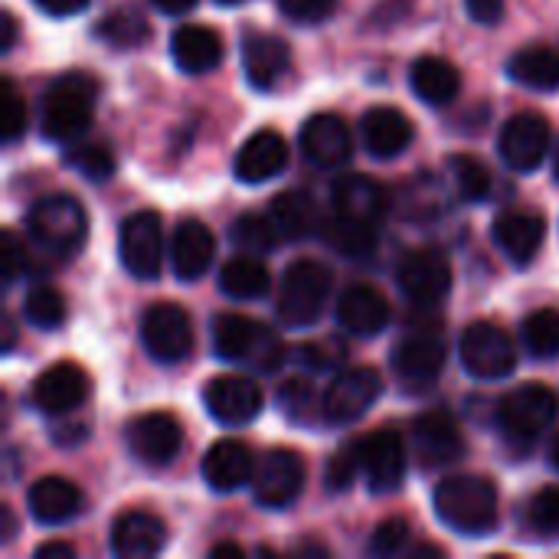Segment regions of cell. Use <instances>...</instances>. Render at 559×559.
<instances>
[{
	"instance_id": "obj_1",
	"label": "cell",
	"mask_w": 559,
	"mask_h": 559,
	"mask_svg": "<svg viewBox=\"0 0 559 559\" xmlns=\"http://www.w3.org/2000/svg\"><path fill=\"white\" fill-rule=\"evenodd\" d=\"M432 501H436L439 521L462 537H488L501 521L498 491L488 478H478V475L445 478L436 488Z\"/></svg>"
},
{
	"instance_id": "obj_2",
	"label": "cell",
	"mask_w": 559,
	"mask_h": 559,
	"mask_svg": "<svg viewBox=\"0 0 559 559\" xmlns=\"http://www.w3.org/2000/svg\"><path fill=\"white\" fill-rule=\"evenodd\" d=\"M213 350L219 360L242 364L255 373H275L288 357L282 337L272 328H265L246 314H216Z\"/></svg>"
},
{
	"instance_id": "obj_3",
	"label": "cell",
	"mask_w": 559,
	"mask_h": 559,
	"mask_svg": "<svg viewBox=\"0 0 559 559\" xmlns=\"http://www.w3.org/2000/svg\"><path fill=\"white\" fill-rule=\"evenodd\" d=\"M98 102V79L88 72H62L43 95V134L69 144L88 131Z\"/></svg>"
},
{
	"instance_id": "obj_4",
	"label": "cell",
	"mask_w": 559,
	"mask_h": 559,
	"mask_svg": "<svg viewBox=\"0 0 559 559\" xmlns=\"http://www.w3.org/2000/svg\"><path fill=\"white\" fill-rule=\"evenodd\" d=\"M559 396L544 383L518 386L498 409V429L514 449H531L557 419Z\"/></svg>"
},
{
	"instance_id": "obj_5",
	"label": "cell",
	"mask_w": 559,
	"mask_h": 559,
	"mask_svg": "<svg viewBox=\"0 0 559 559\" xmlns=\"http://www.w3.org/2000/svg\"><path fill=\"white\" fill-rule=\"evenodd\" d=\"M26 226H29L33 242L52 255H69V252L82 249L85 233H88L82 203L66 193L39 197L26 213Z\"/></svg>"
},
{
	"instance_id": "obj_6",
	"label": "cell",
	"mask_w": 559,
	"mask_h": 559,
	"mask_svg": "<svg viewBox=\"0 0 559 559\" xmlns=\"http://www.w3.org/2000/svg\"><path fill=\"white\" fill-rule=\"evenodd\" d=\"M331 288H334V275L328 265L314 259L292 262L278 292V318L288 328H311L321 318L331 298Z\"/></svg>"
},
{
	"instance_id": "obj_7",
	"label": "cell",
	"mask_w": 559,
	"mask_h": 559,
	"mask_svg": "<svg viewBox=\"0 0 559 559\" xmlns=\"http://www.w3.org/2000/svg\"><path fill=\"white\" fill-rule=\"evenodd\" d=\"M462 364L478 380H504L518 367V347L514 337L495 324V321H475L462 331L459 341Z\"/></svg>"
},
{
	"instance_id": "obj_8",
	"label": "cell",
	"mask_w": 559,
	"mask_h": 559,
	"mask_svg": "<svg viewBox=\"0 0 559 559\" xmlns=\"http://www.w3.org/2000/svg\"><path fill=\"white\" fill-rule=\"evenodd\" d=\"M383 396V380L373 367H347L337 370L321 400V419L331 426H350L364 419L373 403Z\"/></svg>"
},
{
	"instance_id": "obj_9",
	"label": "cell",
	"mask_w": 559,
	"mask_h": 559,
	"mask_svg": "<svg viewBox=\"0 0 559 559\" xmlns=\"http://www.w3.org/2000/svg\"><path fill=\"white\" fill-rule=\"evenodd\" d=\"M141 341L144 350L157 364H180L193 350V324L190 314L180 305L157 301L141 318Z\"/></svg>"
},
{
	"instance_id": "obj_10",
	"label": "cell",
	"mask_w": 559,
	"mask_h": 559,
	"mask_svg": "<svg viewBox=\"0 0 559 559\" xmlns=\"http://www.w3.org/2000/svg\"><path fill=\"white\" fill-rule=\"evenodd\" d=\"M118 259H121L124 272H131L141 282L160 275V262H164V229H160V216L157 213L141 210V213H134V216H128L121 223V233H118Z\"/></svg>"
},
{
	"instance_id": "obj_11",
	"label": "cell",
	"mask_w": 559,
	"mask_h": 559,
	"mask_svg": "<svg viewBox=\"0 0 559 559\" xmlns=\"http://www.w3.org/2000/svg\"><path fill=\"white\" fill-rule=\"evenodd\" d=\"M501 160L518 174H534L550 154V121L540 111H521L504 121L498 138Z\"/></svg>"
},
{
	"instance_id": "obj_12",
	"label": "cell",
	"mask_w": 559,
	"mask_h": 559,
	"mask_svg": "<svg viewBox=\"0 0 559 559\" xmlns=\"http://www.w3.org/2000/svg\"><path fill=\"white\" fill-rule=\"evenodd\" d=\"M305 491V462L292 449H272L252 478V498L255 504L269 511H285L298 501Z\"/></svg>"
},
{
	"instance_id": "obj_13",
	"label": "cell",
	"mask_w": 559,
	"mask_h": 559,
	"mask_svg": "<svg viewBox=\"0 0 559 559\" xmlns=\"http://www.w3.org/2000/svg\"><path fill=\"white\" fill-rule=\"evenodd\" d=\"M396 282L413 305L436 308L452 288V265L439 249H413L403 255L396 269Z\"/></svg>"
},
{
	"instance_id": "obj_14",
	"label": "cell",
	"mask_w": 559,
	"mask_h": 559,
	"mask_svg": "<svg viewBox=\"0 0 559 559\" xmlns=\"http://www.w3.org/2000/svg\"><path fill=\"white\" fill-rule=\"evenodd\" d=\"M357 455H360V472L367 475V488L373 495H390L403 485L406 445H403L400 432L377 429V432L357 439Z\"/></svg>"
},
{
	"instance_id": "obj_15",
	"label": "cell",
	"mask_w": 559,
	"mask_h": 559,
	"mask_svg": "<svg viewBox=\"0 0 559 559\" xmlns=\"http://www.w3.org/2000/svg\"><path fill=\"white\" fill-rule=\"evenodd\" d=\"M445 341L439 331H413L393 350V373L406 390H426L445 367Z\"/></svg>"
},
{
	"instance_id": "obj_16",
	"label": "cell",
	"mask_w": 559,
	"mask_h": 559,
	"mask_svg": "<svg viewBox=\"0 0 559 559\" xmlns=\"http://www.w3.org/2000/svg\"><path fill=\"white\" fill-rule=\"evenodd\" d=\"M203 403H206V413L223 423V426H249L262 406H265V396H262V386L252 380V377H216L206 390H203Z\"/></svg>"
},
{
	"instance_id": "obj_17",
	"label": "cell",
	"mask_w": 559,
	"mask_h": 559,
	"mask_svg": "<svg viewBox=\"0 0 559 559\" xmlns=\"http://www.w3.org/2000/svg\"><path fill=\"white\" fill-rule=\"evenodd\" d=\"M128 445L141 465L164 468L183 445V429L170 413H144L128 426Z\"/></svg>"
},
{
	"instance_id": "obj_18",
	"label": "cell",
	"mask_w": 559,
	"mask_h": 559,
	"mask_svg": "<svg viewBox=\"0 0 559 559\" xmlns=\"http://www.w3.org/2000/svg\"><path fill=\"white\" fill-rule=\"evenodd\" d=\"M85 396H88V377L82 367H75L69 360L43 370L29 390L33 406L46 416H66V413L79 409L85 403Z\"/></svg>"
},
{
	"instance_id": "obj_19",
	"label": "cell",
	"mask_w": 559,
	"mask_h": 559,
	"mask_svg": "<svg viewBox=\"0 0 559 559\" xmlns=\"http://www.w3.org/2000/svg\"><path fill=\"white\" fill-rule=\"evenodd\" d=\"M413 445L423 462V468H445L455 465L465 455V439L459 423L449 413H423L413 423Z\"/></svg>"
},
{
	"instance_id": "obj_20",
	"label": "cell",
	"mask_w": 559,
	"mask_h": 559,
	"mask_svg": "<svg viewBox=\"0 0 559 559\" xmlns=\"http://www.w3.org/2000/svg\"><path fill=\"white\" fill-rule=\"evenodd\" d=\"M354 141H350V128L341 115H314L305 121L301 128V154L308 157V164L321 167V170H334L341 164L350 160Z\"/></svg>"
},
{
	"instance_id": "obj_21",
	"label": "cell",
	"mask_w": 559,
	"mask_h": 559,
	"mask_svg": "<svg viewBox=\"0 0 559 559\" xmlns=\"http://www.w3.org/2000/svg\"><path fill=\"white\" fill-rule=\"evenodd\" d=\"M255 478V462L252 449L239 439H219L206 449L203 455V481L216 495H233Z\"/></svg>"
},
{
	"instance_id": "obj_22",
	"label": "cell",
	"mask_w": 559,
	"mask_h": 559,
	"mask_svg": "<svg viewBox=\"0 0 559 559\" xmlns=\"http://www.w3.org/2000/svg\"><path fill=\"white\" fill-rule=\"evenodd\" d=\"M390 301L373 285H350L337 298V324L357 337H373L390 324Z\"/></svg>"
},
{
	"instance_id": "obj_23",
	"label": "cell",
	"mask_w": 559,
	"mask_h": 559,
	"mask_svg": "<svg viewBox=\"0 0 559 559\" xmlns=\"http://www.w3.org/2000/svg\"><path fill=\"white\" fill-rule=\"evenodd\" d=\"M288 167V141L275 131H255L236 154L233 170L242 183H265Z\"/></svg>"
},
{
	"instance_id": "obj_24",
	"label": "cell",
	"mask_w": 559,
	"mask_h": 559,
	"mask_svg": "<svg viewBox=\"0 0 559 559\" xmlns=\"http://www.w3.org/2000/svg\"><path fill=\"white\" fill-rule=\"evenodd\" d=\"M167 544V527L151 511H124L111 524V554L124 559H144L160 554Z\"/></svg>"
},
{
	"instance_id": "obj_25",
	"label": "cell",
	"mask_w": 559,
	"mask_h": 559,
	"mask_svg": "<svg viewBox=\"0 0 559 559\" xmlns=\"http://www.w3.org/2000/svg\"><path fill=\"white\" fill-rule=\"evenodd\" d=\"M495 242L498 249L514 262V265H531L544 246V236H547V226L540 219V213H531V210H508L498 216L495 223Z\"/></svg>"
},
{
	"instance_id": "obj_26",
	"label": "cell",
	"mask_w": 559,
	"mask_h": 559,
	"mask_svg": "<svg viewBox=\"0 0 559 559\" xmlns=\"http://www.w3.org/2000/svg\"><path fill=\"white\" fill-rule=\"evenodd\" d=\"M170 56L180 72L187 75H203L213 72L223 59V39L216 29L203 23H183L170 36Z\"/></svg>"
},
{
	"instance_id": "obj_27",
	"label": "cell",
	"mask_w": 559,
	"mask_h": 559,
	"mask_svg": "<svg viewBox=\"0 0 559 559\" xmlns=\"http://www.w3.org/2000/svg\"><path fill=\"white\" fill-rule=\"evenodd\" d=\"M360 131H364V147L380 160L400 157L413 144V134H416L413 121L400 108H390V105L370 108L360 121Z\"/></svg>"
},
{
	"instance_id": "obj_28",
	"label": "cell",
	"mask_w": 559,
	"mask_h": 559,
	"mask_svg": "<svg viewBox=\"0 0 559 559\" xmlns=\"http://www.w3.org/2000/svg\"><path fill=\"white\" fill-rule=\"evenodd\" d=\"M331 203H334V216L377 226L386 210V193L377 180H370L364 174H347V177L334 180Z\"/></svg>"
},
{
	"instance_id": "obj_29",
	"label": "cell",
	"mask_w": 559,
	"mask_h": 559,
	"mask_svg": "<svg viewBox=\"0 0 559 559\" xmlns=\"http://www.w3.org/2000/svg\"><path fill=\"white\" fill-rule=\"evenodd\" d=\"M213 255H216V239H213L210 226H203L200 219H183L174 229L170 262H174V272L183 282L203 278L210 272V265H213Z\"/></svg>"
},
{
	"instance_id": "obj_30",
	"label": "cell",
	"mask_w": 559,
	"mask_h": 559,
	"mask_svg": "<svg viewBox=\"0 0 559 559\" xmlns=\"http://www.w3.org/2000/svg\"><path fill=\"white\" fill-rule=\"evenodd\" d=\"M292 52L285 46V39L272 36V33H249L242 39V69L246 79L259 88L269 92L278 85V79L288 72Z\"/></svg>"
},
{
	"instance_id": "obj_31",
	"label": "cell",
	"mask_w": 559,
	"mask_h": 559,
	"mask_svg": "<svg viewBox=\"0 0 559 559\" xmlns=\"http://www.w3.org/2000/svg\"><path fill=\"white\" fill-rule=\"evenodd\" d=\"M26 508L33 521L56 527V524L72 521L82 511V491L66 478H39L26 491Z\"/></svg>"
},
{
	"instance_id": "obj_32",
	"label": "cell",
	"mask_w": 559,
	"mask_h": 559,
	"mask_svg": "<svg viewBox=\"0 0 559 559\" xmlns=\"http://www.w3.org/2000/svg\"><path fill=\"white\" fill-rule=\"evenodd\" d=\"M409 85H413L416 98H423L432 108H442V105H452L459 98L462 75L442 56H419L409 69Z\"/></svg>"
},
{
	"instance_id": "obj_33",
	"label": "cell",
	"mask_w": 559,
	"mask_h": 559,
	"mask_svg": "<svg viewBox=\"0 0 559 559\" xmlns=\"http://www.w3.org/2000/svg\"><path fill=\"white\" fill-rule=\"evenodd\" d=\"M508 75L534 92L559 88V52L550 46H524L511 56Z\"/></svg>"
},
{
	"instance_id": "obj_34",
	"label": "cell",
	"mask_w": 559,
	"mask_h": 559,
	"mask_svg": "<svg viewBox=\"0 0 559 559\" xmlns=\"http://www.w3.org/2000/svg\"><path fill=\"white\" fill-rule=\"evenodd\" d=\"M219 288L223 295L229 298H239V301H255L262 298L269 288H272V275L265 269V262L259 255H236L229 259L223 269H219Z\"/></svg>"
},
{
	"instance_id": "obj_35",
	"label": "cell",
	"mask_w": 559,
	"mask_h": 559,
	"mask_svg": "<svg viewBox=\"0 0 559 559\" xmlns=\"http://www.w3.org/2000/svg\"><path fill=\"white\" fill-rule=\"evenodd\" d=\"M272 223L278 226L282 239H308L318 226V206L305 190H285L269 206Z\"/></svg>"
},
{
	"instance_id": "obj_36",
	"label": "cell",
	"mask_w": 559,
	"mask_h": 559,
	"mask_svg": "<svg viewBox=\"0 0 559 559\" xmlns=\"http://www.w3.org/2000/svg\"><path fill=\"white\" fill-rule=\"evenodd\" d=\"M98 36L111 43L115 49H134L151 39V23L141 10L134 7H118L98 23Z\"/></svg>"
},
{
	"instance_id": "obj_37",
	"label": "cell",
	"mask_w": 559,
	"mask_h": 559,
	"mask_svg": "<svg viewBox=\"0 0 559 559\" xmlns=\"http://www.w3.org/2000/svg\"><path fill=\"white\" fill-rule=\"evenodd\" d=\"M524 347L537 360H557L559 357V311L557 308H537L524 318Z\"/></svg>"
},
{
	"instance_id": "obj_38",
	"label": "cell",
	"mask_w": 559,
	"mask_h": 559,
	"mask_svg": "<svg viewBox=\"0 0 559 559\" xmlns=\"http://www.w3.org/2000/svg\"><path fill=\"white\" fill-rule=\"evenodd\" d=\"M229 236H233V246H239V249L249 252V255L275 252V249H278V239H282V233H278V226L272 223V216H262V213H242V216L233 223Z\"/></svg>"
},
{
	"instance_id": "obj_39",
	"label": "cell",
	"mask_w": 559,
	"mask_h": 559,
	"mask_svg": "<svg viewBox=\"0 0 559 559\" xmlns=\"http://www.w3.org/2000/svg\"><path fill=\"white\" fill-rule=\"evenodd\" d=\"M23 318L36 331H56L66 321V298L52 285H39L23 301Z\"/></svg>"
},
{
	"instance_id": "obj_40",
	"label": "cell",
	"mask_w": 559,
	"mask_h": 559,
	"mask_svg": "<svg viewBox=\"0 0 559 559\" xmlns=\"http://www.w3.org/2000/svg\"><path fill=\"white\" fill-rule=\"evenodd\" d=\"M449 170L455 177V187H459V197L462 200L481 203L491 193V170L478 157H472V154H452L449 157Z\"/></svg>"
},
{
	"instance_id": "obj_41",
	"label": "cell",
	"mask_w": 559,
	"mask_h": 559,
	"mask_svg": "<svg viewBox=\"0 0 559 559\" xmlns=\"http://www.w3.org/2000/svg\"><path fill=\"white\" fill-rule=\"evenodd\" d=\"M324 239L344 252V255H364L373 249V239H377V226L370 223H354V219H344V216H331L328 226H324Z\"/></svg>"
},
{
	"instance_id": "obj_42",
	"label": "cell",
	"mask_w": 559,
	"mask_h": 559,
	"mask_svg": "<svg viewBox=\"0 0 559 559\" xmlns=\"http://www.w3.org/2000/svg\"><path fill=\"white\" fill-rule=\"evenodd\" d=\"M66 164L92 183H102L115 174V154L105 144H75L66 151Z\"/></svg>"
},
{
	"instance_id": "obj_43",
	"label": "cell",
	"mask_w": 559,
	"mask_h": 559,
	"mask_svg": "<svg viewBox=\"0 0 559 559\" xmlns=\"http://www.w3.org/2000/svg\"><path fill=\"white\" fill-rule=\"evenodd\" d=\"M278 403H282V413L292 419V423H298V426H308V423H314V386L308 383V380H288V383H282L278 386Z\"/></svg>"
},
{
	"instance_id": "obj_44",
	"label": "cell",
	"mask_w": 559,
	"mask_h": 559,
	"mask_svg": "<svg viewBox=\"0 0 559 559\" xmlns=\"http://www.w3.org/2000/svg\"><path fill=\"white\" fill-rule=\"evenodd\" d=\"M527 524L534 534L559 540V488H544L527 504Z\"/></svg>"
},
{
	"instance_id": "obj_45",
	"label": "cell",
	"mask_w": 559,
	"mask_h": 559,
	"mask_svg": "<svg viewBox=\"0 0 559 559\" xmlns=\"http://www.w3.org/2000/svg\"><path fill=\"white\" fill-rule=\"evenodd\" d=\"M357 472H360V455H357V442H350V445L337 449V452L328 459V468H324V485H328V491H331V495L347 491V488L354 485Z\"/></svg>"
},
{
	"instance_id": "obj_46",
	"label": "cell",
	"mask_w": 559,
	"mask_h": 559,
	"mask_svg": "<svg viewBox=\"0 0 559 559\" xmlns=\"http://www.w3.org/2000/svg\"><path fill=\"white\" fill-rule=\"evenodd\" d=\"M344 357H347V347L344 344H334V341H318V344H301L298 347V364H305L314 373L341 370Z\"/></svg>"
},
{
	"instance_id": "obj_47",
	"label": "cell",
	"mask_w": 559,
	"mask_h": 559,
	"mask_svg": "<svg viewBox=\"0 0 559 559\" xmlns=\"http://www.w3.org/2000/svg\"><path fill=\"white\" fill-rule=\"evenodd\" d=\"M409 540V524L403 518H386L370 540V554L373 557H396Z\"/></svg>"
},
{
	"instance_id": "obj_48",
	"label": "cell",
	"mask_w": 559,
	"mask_h": 559,
	"mask_svg": "<svg viewBox=\"0 0 559 559\" xmlns=\"http://www.w3.org/2000/svg\"><path fill=\"white\" fill-rule=\"evenodd\" d=\"M0 115H3V128H0L3 141H16V138L26 131V105H23V98L13 92V82H10V79H3V102H0Z\"/></svg>"
},
{
	"instance_id": "obj_49",
	"label": "cell",
	"mask_w": 559,
	"mask_h": 559,
	"mask_svg": "<svg viewBox=\"0 0 559 559\" xmlns=\"http://www.w3.org/2000/svg\"><path fill=\"white\" fill-rule=\"evenodd\" d=\"M0 272L7 282H16L26 272V246L13 229H3V246H0Z\"/></svg>"
},
{
	"instance_id": "obj_50",
	"label": "cell",
	"mask_w": 559,
	"mask_h": 559,
	"mask_svg": "<svg viewBox=\"0 0 559 559\" xmlns=\"http://www.w3.org/2000/svg\"><path fill=\"white\" fill-rule=\"evenodd\" d=\"M285 16L298 20V23H318L324 16H331L334 0H278Z\"/></svg>"
},
{
	"instance_id": "obj_51",
	"label": "cell",
	"mask_w": 559,
	"mask_h": 559,
	"mask_svg": "<svg viewBox=\"0 0 559 559\" xmlns=\"http://www.w3.org/2000/svg\"><path fill=\"white\" fill-rule=\"evenodd\" d=\"M465 10L475 23H498L504 16V0H465Z\"/></svg>"
},
{
	"instance_id": "obj_52",
	"label": "cell",
	"mask_w": 559,
	"mask_h": 559,
	"mask_svg": "<svg viewBox=\"0 0 559 559\" xmlns=\"http://www.w3.org/2000/svg\"><path fill=\"white\" fill-rule=\"evenodd\" d=\"M43 13H52V16H72L79 10L88 7V0H33Z\"/></svg>"
},
{
	"instance_id": "obj_53",
	"label": "cell",
	"mask_w": 559,
	"mask_h": 559,
	"mask_svg": "<svg viewBox=\"0 0 559 559\" xmlns=\"http://www.w3.org/2000/svg\"><path fill=\"white\" fill-rule=\"evenodd\" d=\"M72 554H75V550H72L69 544H43V547H36V557L39 559H69Z\"/></svg>"
},
{
	"instance_id": "obj_54",
	"label": "cell",
	"mask_w": 559,
	"mask_h": 559,
	"mask_svg": "<svg viewBox=\"0 0 559 559\" xmlns=\"http://www.w3.org/2000/svg\"><path fill=\"white\" fill-rule=\"evenodd\" d=\"M157 10H164V13H187V10H193L197 7V0H151Z\"/></svg>"
},
{
	"instance_id": "obj_55",
	"label": "cell",
	"mask_w": 559,
	"mask_h": 559,
	"mask_svg": "<svg viewBox=\"0 0 559 559\" xmlns=\"http://www.w3.org/2000/svg\"><path fill=\"white\" fill-rule=\"evenodd\" d=\"M13 43H16V16L3 13V52H10Z\"/></svg>"
},
{
	"instance_id": "obj_56",
	"label": "cell",
	"mask_w": 559,
	"mask_h": 559,
	"mask_svg": "<svg viewBox=\"0 0 559 559\" xmlns=\"http://www.w3.org/2000/svg\"><path fill=\"white\" fill-rule=\"evenodd\" d=\"M210 557H242V547L239 544H216L213 550H210Z\"/></svg>"
},
{
	"instance_id": "obj_57",
	"label": "cell",
	"mask_w": 559,
	"mask_h": 559,
	"mask_svg": "<svg viewBox=\"0 0 559 559\" xmlns=\"http://www.w3.org/2000/svg\"><path fill=\"white\" fill-rule=\"evenodd\" d=\"M3 331H7V337H3V350H10V347H13V321H10V318H3Z\"/></svg>"
},
{
	"instance_id": "obj_58",
	"label": "cell",
	"mask_w": 559,
	"mask_h": 559,
	"mask_svg": "<svg viewBox=\"0 0 559 559\" xmlns=\"http://www.w3.org/2000/svg\"><path fill=\"white\" fill-rule=\"evenodd\" d=\"M3 511V537H13V514L10 508H0Z\"/></svg>"
},
{
	"instance_id": "obj_59",
	"label": "cell",
	"mask_w": 559,
	"mask_h": 559,
	"mask_svg": "<svg viewBox=\"0 0 559 559\" xmlns=\"http://www.w3.org/2000/svg\"><path fill=\"white\" fill-rule=\"evenodd\" d=\"M550 462H554V468L559 472V429L557 436H554V442H550Z\"/></svg>"
},
{
	"instance_id": "obj_60",
	"label": "cell",
	"mask_w": 559,
	"mask_h": 559,
	"mask_svg": "<svg viewBox=\"0 0 559 559\" xmlns=\"http://www.w3.org/2000/svg\"><path fill=\"white\" fill-rule=\"evenodd\" d=\"M554 174H557V180H559V147H557V157H554Z\"/></svg>"
},
{
	"instance_id": "obj_61",
	"label": "cell",
	"mask_w": 559,
	"mask_h": 559,
	"mask_svg": "<svg viewBox=\"0 0 559 559\" xmlns=\"http://www.w3.org/2000/svg\"><path fill=\"white\" fill-rule=\"evenodd\" d=\"M219 3H239V0H219Z\"/></svg>"
}]
</instances>
